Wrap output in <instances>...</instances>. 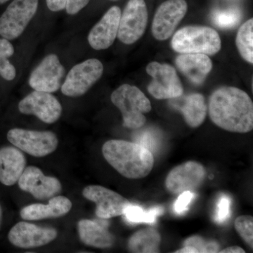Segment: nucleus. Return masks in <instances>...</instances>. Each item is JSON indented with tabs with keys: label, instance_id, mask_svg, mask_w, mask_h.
I'll use <instances>...</instances> for the list:
<instances>
[{
	"label": "nucleus",
	"instance_id": "1",
	"mask_svg": "<svg viewBox=\"0 0 253 253\" xmlns=\"http://www.w3.org/2000/svg\"><path fill=\"white\" fill-rule=\"evenodd\" d=\"M209 116L212 122L230 132L253 129V103L249 94L235 86H221L211 94Z\"/></svg>",
	"mask_w": 253,
	"mask_h": 253
},
{
	"label": "nucleus",
	"instance_id": "2",
	"mask_svg": "<svg viewBox=\"0 0 253 253\" xmlns=\"http://www.w3.org/2000/svg\"><path fill=\"white\" fill-rule=\"evenodd\" d=\"M102 154L106 161L127 179L146 177L154 166V155L138 143L112 139L103 145Z\"/></svg>",
	"mask_w": 253,
	"mask_h": 253
},
{
	"label": "nucleus",
	"instance_id": "3",
	"mask_svg": "<svg viewBox=\"0 0 253 253\" xmlns=\"http://www.w3.org/2000/svg\"><path fill=\"white\" fill-rule=\"evenodd\" d=\"M172 49L179 54H203L212 56L221 48L220 37L208 26H188L174 33L171 41Z\"/></svg>",
	"mask_w": 253,
	"mask_h": 253
},
{
	"label": "nucleus",
	"instance_id": "4",
	"mask_svg": "<svg viewBox=\"0 0 253 253\" xmlns=\"http://www.w3.org/2000/svg\"><path fill=\"white\" fill-rule=\"evenodd\" d=\"M111 99L122 113L125 127L136 129L146 124L144 114L151 111V104L139 88L130 84H122L113 91Z\"/></svg>",
	"mask_w": 253,
	"mask_h": 253
},
{
	"label": "nucleus",
	"instance_id": "5",
	"mask_svg": "<svg viewBox=\"0 0 253 253\" xmlns=\"http://www.w3.org/2000/svg\"><path fill=\"white\" fill-rule=\"evenodd\" d=\"M7 139L15 147L34 157H44L57 149L59 139L51 131H35L13 128Z\"/></svg>",
	"mask_w": 253,
	"mask_h": 253
},
{
	"label": "nucleus",
	"instance_id": "6",
	"mask_svg": "<svg viewBox=\"0 0 253 253\" xmlns=\"http://www.w3.org/2000/svg\"><path fill=\"white\" fill-rule=\"evenodd\" d=\"M146 72L152 78L148 91L155 99H176L184 93L180 78L170 65L153 61L146 66Z\"/></svg>",
	"mask_w": 253,
	"mask_h": 253
},
{
	"label": "nucleus",
	"instance_id": "7",
	"mask_svg": "<svg viewBox=\"0 0 253 253\" xmlns=\"http://www.w3.org/2000/svg\"><path fill=\"white\" fill-rule=\"evenodd\" d=\"M38 7V0H14L0 17V36L9 41L21 36Z\"/></svg>",
	"mask_w": 253,
	"mask_h": 253
},
{
	"label": "nucleus",
	"instance_id": "8",
	"mask_svg": "<svg viewBox=\"0 0 253 253\" xmlns=\"http://www.w3.org/2000/svg\"><path fill=\"white\" fill-rule=\"evenodd\" d=\"M104 73L99 60L89 59L76 65L69 71L61 85L63 94L70 97L83 96L94 85Z\"/></svg>",
	"mask_w": 253,
	"mask_h": 253
},
{
	"label": "nucleus",
	"instance_id": "9",
	"mask_svg": "<svg viewBox=\"0 0 253 253\" xmlns=\"http://www.w3.org/2000/svg\"><path fill=\"white\" fill-rule=\"evenodd\" d=\"M144 0H129L121 13L118 38L126 44H134L143 36L148 23Z\"/></svg>",
	"mask_w": 253,
	"mask_h": 253
},
{
	"label": "nucleus",
	"instance_id": "10",
	"mask_svg": "<svg viewBox=\"0 0 253 253\" xmlns=\"http://www.w3.org/2000/svg\"><path fill=\"white\" fill-rule=\"evenodd\" d=\"M187 10L185 0H167L163 2L156 10L153 20V36L159 41L169 39Z\"/></svg>",
	"mask_w": 253,
	"mask_h": 253
},
{
	"label": "nucleus",
	"instance_id": "11",
	"mask_svg": "<svg viewBox=\"0 0 253 253\" xmlns=\"http://www.w3.org/2000/svg\"><path fill=\"white\" fill-rule=\"evenodd\" d=\"M206 169L201 163L187 161L173 168L166 177V188L168 192L176 195L184 191L194 192L204 184Z\"/></svg>",
	"mask_w": 253,
	"mask_h": 253
},
{
	"label": "nucleus",
	"instance_id": "12",
	"mask_svg": "<svg viewBox=\"0 0 253 253\" xmlns=\"http://www.w3.org/2000/svg\"><path fill=\"white\" fill-rule=\"evenodd\" d=\"M83 195L96 204V214L100 219H109L123 215L126 208L130 204L121 194L102 186H86Z\"/></svg>",
	"mask_w": 253,
	"mask_h": 253
},
{
	"label": "nucleus",
	"instance_id": "13",
	"mask_svg": "<svg viewBox=\"0 0 253 253\" xmlns=\"http://www.w3.org/2000/svg\"><path fill=\"white\" fill-rule=\"evenodd\" d=\"M20 112L33 115L47 124L56 123L62 114V106L59 100L51 94L35 90L23 98L18 106Z\"/></svg>",
	"mask_w": 253,
	"mask_h": 253
},
{
	"label": "nucleus",
	"instance_id": "14",
	"mask_svg": "<svg viewBox=\"0 0 253 253\" xmlns=\"http://www.w3.org/2000/svg\"><path fill=\"white\" fill-rule=\"evenodd\" d=\"M66 75L58 56L51 54L46 56L31 73L29 78L30 86L34 90L54 93L62 85Z\"/></svg>",
	"mask_w": 253,
	"mask_h": 253
},
{
	"label": "nucleus",
	"instance_id": "15",
	"mask_svg": "<svg viewBox=\"0 0 253 253\" xmlns=\"http://www.w3.org/2000/svg\"><path fill=\"white\" fill-rule=\"evenodd\" d=\"M20 189L38 200L50 199L61 193L62 185L57 178L45 176L40 168L28 166L18 181Z\"/></svg>",
	"mask_w": 253,
	"mask_h": 253
},
{
	"label": "nucleus",
	"instance_id": "16",
	"mask_svg": "<svg viewBox=\"0 0 253 253\" xmlns=\"http://www.w3.org/2000/svg\"><path fill=\"white\" fill-rule=\"evenodd\" d=\"M57 236L56 229L20 221L11 228L8 239L13 246L20 249H30L49 244Z\"/></svg>",
	"mask_w": 253,
	"mask_h": 253
},
{
	"label": "nucleus",
	"instance_id": "17",
	"mask_svg": "<svg viewBox=\"0 0 253 253\" xmlns=\"http://www.w3.org/2000/svg\"><path fill=\"white\" fill-rule=\"evenodd\" d=\"M121 10L117 6L110 8L88 36L89 45L95 50L108 49L117 38Z\"/></svg>",
	"mask_w": 253,
	"mask_h": 253
},
{
	"label": "nucleus",
	"instance_id": "18",
	"mask_svg": "<svg viewBox=\"0 0 253 253\" xmlns=\"http://www.w3.org/2000/svg\"><path fill=\"white\" fill-rule=\"evenodd\" d=\"M82 219L78 224V235L84 245L96 249H109L115 243V238L108 230L109 223L105 221Z\"/></svg>",
	"mask_w": 253,
	"mask_h": 253
},
{
	"label": "nucleus",
	"instance_id": "19",
	"mask_svg": "<svg viewBox=\"0 0 253 253\" xmlns=\"http://www.w3.org/2000/svg\"><path fill=\"white\" fill-rule=\"evenodd\" d=\"M26 168V158L15 146L0 149V182L11 186L18 182Z\"/></svg>",
	"mask_w": 253,
	"mask_h": 253
},
{
	"label": "nucleus",
	"instance_id": "20",
	"mask_svg": "<svg viewBox=\"0 0 253 253\" xmlns=\"http://www.w3.org/2000/svg\"><path fill=\"white\" fill-rule=\"evenodd\" d=\"M73 204L71 200L63 196L51 198L49 204H31L21 210L20 215L24 220L36 221L57 218L66 215L71 211Z\"/></svg>",
	"mask_w": 253,
	"mask_h": 253
},
{
	"label": "nucleus",
	"instance_id": "21",
	"mask_svg": "<svg viewBox=\"0 0 253 253\" xmlns=\"http://www.w3.org/2000/svg\"><path fill=\"white\" fill-rule=\"evenodd\" d=\"M178 70L195 84H201L212 69V62L208 55L181 54L175 60Z\"/></svg>",
	"mask_w": 253,
	"mask_h": 253
},
{
	"label": "nucleus",
	"instance_id": "22",
	"mask_svg": "<svg viewBox=\"0 0 253 253\" xmlns=\"http://www.w3.org/2000/svg\"><path fill=\"white\" fill-rule=\"evenodd\" d=\"M179 109L186 124L192 128L198 127L204 123L208 111L204 95L199 93L186 96Z\"/></svg>",
	"mask_w": 253,
	"mask_h": 253
},
{
	"label": "nucleus",
	"instance_id": "23",
	"mask_svg": "<svg viewBox=\"0 0 253 253\" xmlns=\"http://www.w3.org/2000/svg\"><path fill=\"white\" fill-rule=\"evenodd\" d=\"M161 236L153 228H146L136 231L128 241L129 252L136 253H154L160 252Z\"/></svg>",
	"mask_w": 253,
	"mask_h": 253
},
{
	"label": "nucleus",
	"instance_id": "24",
	"mask_svg": "<svg viewBox=\"0 0 253 253\" xmlns=\"http://www.w3.org/2000/svg\"><path fill=\"white\" fill-rule=\"evenodd\" d=\"M236 44L241 57L248 63H253V19L248 20L240 27Z\"/></svg>",
	"mask_w": 253,
	"mask_h": 253
},
{
	"label": "nucleus",
	"instance_id": "25",
	"mask_svg": "<svg viewBox=\"0 0 253 253\" xmlns=\"http://www.w3.org/2000/svg\"><path fill=\"white\" fill-rule=\"evenodd\" d=\"M163 213V208L160 206L146 211L141 206L130 204L126 208L123 216L129 224H153Z\"/></svg>",
	"mask_w": 253,
	"mask_h": 253
},
{
	"label": "nucleus",
	"instance_id": "26",
	"mask_svg": "<svg viewBox=\"0 0 253 253\" xmlns=\"http://www.w3.org/2000/svg\"><path fill=\"white\" fill-rule=\"evenodd\" d=\"M14 54V48L9 40L0 38V76L11 81L16 78V71L9 58Z\"/></svg>",
	"mask_w": 253,
	"mask_h": 253
},
{
	"label": "nucleus",
	"instance_id": "27",
	"mask_svg": "<svg viewBox=\"0 0 253 253\" xmlns=\"http://www.w3.org/2000/svg\"><path fill=\"white\" fill-rule=\"evenodd\" d=\"M241 19V13L236 8L217 10L212 14L214 26L222 29H231L238 26Z\"/></svg>",
	"mask_w": 253,
	"mask_h": 253
},
{
	"label": "nucleus",
	"instance_id": "28",
	"mask_svg": "<svg viewBox=\"0 0 253 253\" xmlns=\"http://www.w3.org/2000/svg\"><path fill=\"white\" fill-rule=\"evenodd\" d=\"M184 246H191L197 250L198 253H219L220 245L214 240H207L200 236H193L188 238L184 242Z\"/></svg>",
	"mask_w": 253,
	"mask_h": 253
},
{
	"label": "nucleus",
	"instance_id": "29",
	"mask_svg": "<svg viewBox=\"0 0 253 253\" xmlns=\"http://www.w3.org/2000/svg\"><path fill=\"white\" fill-rule=\"evenodd\" d=\"M235 229L239 236L251 249H253V218L252 216L241 215L234 222Z\"/></svg>",
	"mask_w": 253,
	"mask_h": 253
},
{
	"label": "nucleus",
	"instance_id": "30",
	"mask_svg": "<svg viewBox=\"0 0 253 253\" xmlns=\"http://www.w3.org/2000/svg\"><path fill=\"white\" fill-rule=\"evenodd\" d=\"M231 201L229 196L222 195L217 202L216 211L215 221L219 224H222L227 220L230 215Z\"/></svg>",
	"mask_w": 253,
	"mask_h": 253
},
{
	"label": "nucleus",
	"instance_id": "31",
	"mask_svg": "<svg viewBox=\"0 0 253 253\" xmlns=\"http://www.w3.org/2000/svg\"><path fill=\"white\" fill-rule=\"evenodd\" d=\"M195 197V193L186 191L179 194L174 204V211L179 215H182L187 212L189 206Z\"/></svg>",
	"mask_w": 253,
	"mask_h": 253
},
{
	"label": "nucleus",
	"instance_id": "32",
	"mask_svg": "<svg viewBox=\"0 0 253 253\" xmlns=\"http://www.w3.org/2000/svg\"><path fill=\"white\" fill-rule=\"evenodd\" d=\"M151 152V150H154L156 147L157 140L153 133L149 131H143L139 136V143ZM152 153V152H151Z\"/></svg>",
	"mask_w": 253,
	"mask_h": 253
},
{
	"label": "nucleus",
	"instance_id": "33",
	"mask_svg": "<svg viewBox=\"0 0 253 253\" xmlns=\"http://www.w3.org/2000/svg\"><path fill=\"white\" fill-rule=\"evenodd\" d=\"M89 1L90 0H67L65 9L68 14H77L89 4Z\"/></svg>",
	"mask_w": 253,
	"mask_h": 253
},
{
	"label": "nucleus",
	"instance_id": "34",
	"mask_svg": "<svg viewBox=\"0 0 253 253\" xmlns=\"http://www.w3.org/2000/svg\"><path fill=\"white\" fill-rule=\"evenodd\" d=\"M46 1L50 11L56 12L66 8L67 0H46Z\"/></svg>",
	"mask_w": 253,
	"mask_h": 253
},
{
	"label": "nucleus",
	"instance_id": "35",
	"mask_svg": "<svg viewBox=\"0 0 253 253\" xmlns=\"http://www.w3.org/2000/svg\"><path fill=\"white\" fill-rule=\"evenodd\" d=\"M219 253H244L245 251L244 249H241V247L237 246H231V247L226 248V249H224L221 250V251H219Z\"/></svg>",
	"mask_w": 253,
	"mask_h": 253
},
{
	"label": "nucleus",
	"instance_id": "36",
	"mask_svg": "<svg viewBox=\"0 0 253 253\" xmlns=\"http://www.w3.org/2000/svg\"><path fill=\"white\" fill-rule=\"evenodd\" d=\"M176 253H198L197 250L191 246H185L182 249L175 251Z\"/></svg>",
	"mask_w": 253,
	"mask_h": 253
},
{
	"label": "nucleus",
	"instance_id": "37",
	"mask_svg": "<svg viewBox=\"0 0 253 253\" xmlns=\"http://www.w3.org/2000/svg\"><path fill=\"white\" fill-rule=\"evenodd\" d=\"M1 222H2V209L0 206V228H1Z\"/></svg>",
	"mask_w": 253,
	"mask_h": 253
},
{
	"label": "nucleus",
	"instance_id": "38",
	"mask_svg": "<svg viewBox=\"0 0 253 253\" xmlns=\"http://www.w3.org/2000/svg\"><path fill=\"white\" fill-rule=\"evenodd\" d=\"M9 0H0V4H4V3L7 2Z\"/></svg>",
	"mask_w": 253,
	"mask_h": 253
}]
</instances>
